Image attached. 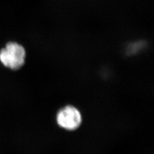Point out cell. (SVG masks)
<instances>
[{
    "mask_svg": "<svg viewBox=\"0 0 154 154\" xmlns=\"http://www.w3.org/2000/svg\"><path fill=\"white\" fill-rule=\"evenodd\" d=\"M26 53L22 45L16 42H9L0 50V62L2 65L12 70L20 69L24 65Z\"/></svg>",
    "mask_w": 154,
    "mask_h": 154,
    "instance_id": "obj_1",
    "label": "cell"
},
{
    "mask_svg": "<svg viewBox=\"0 0 154 154\" xmlns=\"http://www.w3.org/2000/svg\"><path fill=\"white\" fill-rule=\"evenodd\" d=\"M57 122L62 128L68 130H74L81 125L82 116L76 107L67 106L58 112Z\"/></svg>",
    "mask_w": 154,
    "mask_h": 154,
    "instance_id": "obj_2",
    "label": "cell"
}]
</instances>
